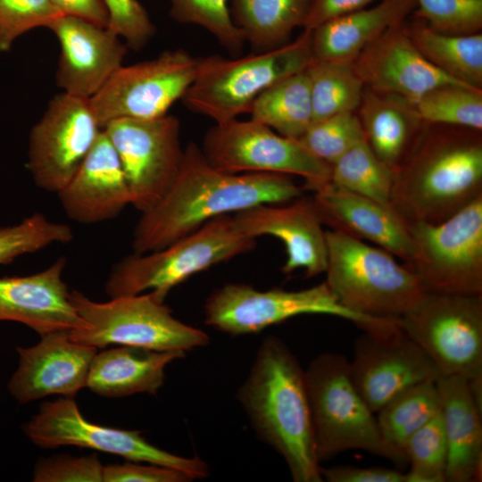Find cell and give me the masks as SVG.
Listing matches in <instances>:
<instances>
[{"label": "cell", "instance_id": "obj_1", "mask_svg": "<svg viewBox=\"0 0 482 482\" xmlns=\"http://www.w3.org/2000/svg\"><path fill=\"white\" fill-rule=\"evenodd\" d=\"M302 193L288 175L220 170L208 162L200 146L189 142L173 185L142 213L134 230V253L162 249L216 217L261 204H285Z\"/></svg>", "mask_w": 482, "mask_h": 482}, {"label": "cell", "instance_id": "obj_2", "mask_svg": "<svg viewBox=\"0 0 482 482\" xmlns=\"http://www.w3.org/2000/svg\"><path fill=\"white\" fill-rule=\"evenodd\" d=\"M482 195V131L424 122L395 170L391 209L407 224L438 223Z\"/></svg>", "mask_w": 482, "mask_h": 482}, {"label": "cell", "instance_id": "obj_3", "mask_svg": "<svg viewBox=\"0 0 482 482\" xmlns=\"http://www.w3.org/2000/svg\"><path fill=\"white\" fill-rule=\"evenodd\" d=\"M237 399L257 436L283 457L294 481L323 480L304 370L280 338L262 341Z\"/></svg>", "mask_w": 482, "mask_h": 482}, {"label": "cell", "instance_id": "obj_4", "mask_svg": "<svg viewBox=\"0 0 482 482\" xmlns=\"http://www.w3.org/2000/svg\"><path fill=\"white\" fill-rule=\"evenodd\" d=\"M326 284L348 310L369 317L399 319L425 295L415 273L378 246L337 229L325 231Z\"/></svg>", "mask_w": 482, "mask_h": 482}, {"label": "cell", "instance_id": "obj_5", "mask_svg": "<svg viewBox=\"0 0 482 482\" xmlns=\"http://www.w3.org/2000/svg\"><path fill=\"white\" fill-rule=\"evenodd\" d=\"M318 460L326 461L348 450H362L404 467L403 453L383 438L377 417L351 378L349 362L325 353L304 370Z\"/></svg>", "mask_w": 482, "mask_h": 482}, {"label": "cell", "instance_id": "obj_6", "mask_svg": "<svg viewBox=\"0 0 482 482\" xmlns=\"http://www.w3.org/2000/svg\"><path fill=\"white\" fill-rule=\"evenodd\" d=\"M312 60L310 29L268 51L231 59L200 58L195 77L181 100L188 110L215 123L228 121L247 112L254 99L272 84L305 71Z\"/></svg>", "mask_w": 482, "mask_h": 482}, {"label": "cell", "instance_id": "obj_7", "mask_svg": "<svg viewBox=\"0 0 482 482\" xmlns=\"http://www.w3.org/2000/svg\"><path fill=\"white\" fill-rule=\"evenodd\" d=\"M256 238L243 234L229 214L216 217L169 245L125 257L105 284L111 297L153 292L164 300L169 292L195 273L245 253Z\"/></svg>", "mask_w": 482, "mask_h": 482}, {"label": "cell", "instance_id": "obj_8", "mask_svg": "<svg viewBox=\"0 0 482 482\" xmlns=\"http://www.w3.org/2000/svg\"><path fill=\"white\" fill-rule=\"evenodd\" d=\"M71 301L89 326L69 331L70 338L97 349L119 345L186 353L210 341L203 330L174 318L164 300L153 292L97 303L72 291Z\"/></svg>", "mask_w": 482, "mask_h": 482}, {"label": "cell", "instance_id": "obj_9", "mask_svg": "<svg viewBox=\"0 0 482 482\" xmlns=\"http://www.w3.org/2000/svg\"><path fill=\"white\" fill-rule=\"evenodd\" d=\"M204 309L206 325L231 336L258 333L303 314L339 317L363 330L383 328L394 321V319L373 318L348 310L326 282L296 291L258 290L246 284L228 283L212 292Z\"/></svg>", "mask_w": 482, "mask_h": 482}, {"label": "cell", "instance_id": "obj_10", "mask_svg": "<svg viewBox=\"0 0 482 482\" xmlns=\"http://www.w3.org/2000/svg\"><path fill=\"white\" fill-rule=\"evenodd\" d=\"M409 265L428 294L482 295V195L438 223L407 225Z\"/></svg>", "mask_w": 482, "mask_h": 482}, {"label": "cell", "instance_id": "obj_11", "mask_svg": "<svg viewBox=\"0 0 482 482\" xmlns=\"http://www.w3.org/2000/svg\"><path fill=\"white\" fill-rule=\"evenodd\" d=\"M398 323L441 375L482 378V295L426 293Z\"/></svg>", "mask_w": 482, "mask_h": 482}, {"label": "cell", "instance_id": "obj_12", "mask_svg": "<svg viewBox=\"0 0 482 482\" xmlns=\"http://www.w3.org/2000/svg\"><path fill=\"white\" fill-rule=\"evenodd\" d=\"M201 150L214 168L229 173H278L299 176L315 191L330 181V165L295 139L255 121L237 118L215 123L204 135Z\"/></svg>", "mask_w": 482, "mask_h": 482}, {"label": "cell", "instance_id": "obj_13", "mask_svg": "<svg viewBox=\"0 0 482 482\" xmlns=\"http://www.w3.org/2000/svg\"><path fill=\"white\" fill-rule=\"evenodd\" d=\"M23 430L43 448L73 445L119 455L131 461L152 463L181 470L195 479L209 476V467L197 456L187 458L161 449L140 430H127L92 423L85 419L73 397L45 402Z\"/></svg>", "mask_w": 482, "mask_h": 482}, {"label": "cell", "instance_id": "obj_14", "mask_svg": "<svg viewBox=\"0 0 482 482\" xmlns=\"http://www.w3.org/2000/svg\"><path fill=\"white\" fill-rule=\"evenodd\" d=\"M104 130L120 160L131 195L141 213L158 204L176 180L184 159L180 123L174 115L117 119Z\"/></svg>", "mask_w": 482, "mask_h": 482}, {"label": "cell", "instance_id": "obj_15", "mask_svg": "<svg viewBox=\"0 0 482 482\" xmlns=\"http://www.w3.org/2000/svg\"><path fill=\"white\" fill-rule=\"evenodd\" d=\"M198 59L183 49L120 67L89 99L102 128L117 119H152L167 114L192 84Z\"/></svg>", "mask_w": 482, "mask_h": 482}, {"label": "cell", "instance_id": "obj_16", "mask_svg": "<svg viewBox=\"0 0 482 482\" xmlns=\"http://www.w3.org/2000/svg\"><path fill=\"white\" fill-rule=\"evenodd\" d=\"M103 129L89 99L54 96L29 133L27 167L35 184L48 192L62 190Z\"/></svg>", "mask_w": 482, "mask_h": 482}, {"label": "cell", "instance_id": "obj_17", "mask_svg": "<svg viewBox=\"0 0 482 482\" xmlns=\"http://www.w3.org/2000/svg\"><path fill=\"white\" fill-rule=\"evenodd\" d=\"M363 331L354 343L349 370L355 388L374 413L403 391L441 376L399 323Z\"/></svg>", "mask_w": 482, "mask_h": 482}, {"label": "cell", "instance_id": "obj_18", "mask_svg": "<svg viewBox=\"0 0 482 482\" xmlns=\"http://www.w3.org/2000/svg\"><path fill=\"white\" fill-rule=\"evenodd\" d=\"M46 28L59 42L56 84L64 93L90 99L123 65L128 46L108 28L69 15Z\"/></svg>", "mask_w": 482, "mask_h": 482}, {"label": "cell", "instance_id": "obj_19", "mask_svg": "<svg viewBox=\"0 0 482 482\" xmlns=\"http://www.w3.org/2000/svg\"><path fill=\"white\" fill-rule=\"evenodd\" d=\"M19 366L8 383L10 394L25 403L47 395L73 397L87 386L97 348L73 341L69 331L41 336L31 347H18Z\"/></svg>", "mask_w": 482, "mask_h": 482}, {"label": "cell", "instance_id": "obj_20", "mask_svg": "<svg viewBox=\"0 0 482 482\" xmlns=\"http://www.w3.org/2000/svg\"><path fill=\"white\" fill-rule=\"evenodd\" d=\"M261 204L232 215L237 228L257 238L272 236L285 245V274L303 269L306 278L324 273L327 268V241L322 221L312 199L302 198L288 205Z\"/></svg>", "mask_w": 482, "mask_h": 482}, {"label": "cell", "instance_id": "obj_21", "mask_svg": "<svg viewBox=\"0 0 482 482\" xmlns=\"http://www.w3.org/2000/svg\"><path fill=\"white\" fill-rule=\"evenodd\" d=\"M352 65L364 87L403 96L414 104L439 85L462 84L424 58L411 41L407 21L371 42Z\"/></svg>", "mask_w": 482, "mask_h": 482}, {"label": "cell", "instance_id": "obj_22", "mask_svg": "<svg viewBox=\"0 0 482 482\" xmlns=\"http://www.w3.org/2000/svg\"><path fill=\"white\" fill-rule=\"evenodd\" d=\"M65 262L61 257L40 272L0 278V321L21 322L40 336L87 328L62 280Z\"/></svg>", "mask_w": 482, "mask_h": 482}, {"label": "cell", "instance_id": "obj_23", "mask_svg": "<svg viewBox=\"0 0 482 482\" xmlns=\"http://www.w3.org/2000/svg\"><path fill=\"white\" fill-rule=\"evenodd\" d=\"M57 195L66 214L84 224L112 220L131 204L120 160L104 129L75 174Z\"/></svg>", "mask_w": 482, "mask_h": 482}, {"label": "cell", "instance_id": "obj_24", "mask_svg": "<svg viewBox=\"0 0 482 482\" xmlns=\"http://www.w3.org/2000/svg\"><path fill=\"white\" fill-rule=\"evenodd\" d=\"M314 206L323 224L368 240L409 265L415 245L407 224L389 207L337 187L330 182L314 192Z\"/></svg>", "mask_w": 482, "mask_h": 482}, {"label": "cell", "instance_id": "obj_25", "mask_svg": "<svg viewBox=\"0 0 482 482\" xmlns=\"http://www.w3.org/2000/svg\"><path fill=\"white\" fill-rule=\"evenodd\" d=\"M436 382L447 442L445 481H478L482 467V409L466 378L441 375Z\"/></svg>", "mask_w": 482, "mask_h": 482}, {"label": "cell", "instance_id": "obj_26", "mask_svg": "<svg viewBox=\"0 0 482 482\" xmlns=\"http://www.w3.org/2000/svg\"><path fill=\"white\" fill-rule=\"evenodd\" d=\"M416 7V0H380L319 25L311 30L313 59L352 63L384 32L407 21Z\"/></svg>", "mask_w": 482, "mask_h": 482}, {"label": "cell", "instance_id": "obj_27", "mask_svg": "<svg viewBox=\"0 0 482 482\" xmlns=\"http://www.w3.org/2000/svg\"><path fill=\"white\" fill-rule=\"evenodd\" d=\"M185 354L129 345L103 350L92 360L86 386L105 397L155 395L164 383L167 365Z\"/></svg>", "mask_w": 482, "mask_h": 482}, {"label": "cell", "instance_id": "obj_28", "mask_svg": "<svg viewBox=\"0 0 482 482\" xmlns=\"http://www.w3.org/2000/svg\"><path fill=\"white\" fill-rule=\"evenodd\" d=\"M356 114L367 144L393 170L403 162L424 125L411 101L366 87Z\"/></svg>", "mask_w": 482, "mask_h": 482}, {"label": "cell", "instance_id": "obj_29", "mask_svg": "<svg viewBox=\"0 0 482 482\" xmlns=\"http://www.w3.org/2000/svg\"><path fill=\"white\" fill-rule=\"evenodd\" d=\"M312 0H232L231 17L256 52L287 44L303 27Z\"/></svg>", "mask_w": 482, "mask_h": 482}, {"label": "cell", "instance_id": "obj_30", "mask_svg": "<svg viewBox=\"0 0 482 482\" xmlns=\"http://www.w3.org/2000/svg\"><path fill=\"white\" fill-rule=\"evenodd\" d=\"M407 24L411 41L427 61L453 79L482 89V33L440 34L415 17Z\"/></svg>", "mask_w": 482, "mask_h": 482}, {"label": "cell", "instance_id": "obj_31", "mask_svg": "<svg viewBox=\"0 0 482 482\" xmlns=\"http://www.w3.org/2000/svg\"><path fill=\"white\" fill-rule=\"evenodd\" d=\"M247 112L252 120L298 140L313 121L306 70L267 87L254 99Z\"/></svg>", "mask_w": 482, "mask_h": 482}, {"label": "cell", "instance_id": "obj_32", "mask_svg": "<svg viewBox=\"0 0 482 482\" xmlns=\"http://www.w3.org/2000/svg\"><path fill=\"white\" fill-rule=\"evenodd\" d=\"M436 381H425L403 391L377 412L381 435L394 449L403 453L407 440L440 412Z\"/></svg>", "mask_w": 482, "mask_h": 482}, {"label": "cell", "instance_id": "obj_33", "mask_svg": "<svg viewBox=\"0 0 482 482\" xmlns=\"http://www.w3.org/2000/svg\"><path fill=\"white\" fill-rule=\"evenodd\" d=\"M313 121L346 112H356L364 84L352 63L313 59L306 69Z\"/></svg>", "mask_w": 482, "mask_h": 482}, {"label": "cell", "instance_id": "obj_34", "mask_svg": "<svg viewBox=\"0 0 482 482\" xmlns=\"http://www.w3.org/2000/svg\"><path fill=\"white\" fill-rule=\"evenodd\" d=\"M395 170L383 162L365 138L330 165V183L391 208Z\"/></svg>", "mask_w": 482, "mask_h": 482}, {"label": "cell", "instance_id": "obj_35", "mask_svg": "<svg viewBox=\"0 0 482 482\" xmlns=\"http://www.w3.org/2000/svg\"><path fill=\"white\" fill-rule=\"evenodd\" d=\"M415 105L424 122L482 131V89L443 84L426 92Z\"/></svg>", "mask_w": 482, "mask_h": 482}, {"label": "cell", "instance_id": "obj_36", "mask_svg": "<svg viewBox=\"0 0 482 482\" xmlns=\"http://www.w3.org/2000/svg\"><path fill=\"white\" fill-rule=\"evenodd\" d=\"M410 470L405 482H445L447 442L441 412L418 429L405 443Z\"/></svg>", "mask_w": 482, "mask_h": 482}, {"label": "cell", "instance_id": "obj_37", "mask_svg": "<svg viewBox=\"0 0 482 482\" xmlns=\"http://www.w3.org/2000/svg\"><path fill=\"white\" fill-rule=\"evenodd\" d=\"M169 1L170 13L175 21L204 28L235 57L242 53L245 40L232 20L228 0Z\"/></svg>", "mask_w": 482, "mask_h": 482}, {"label": "cell", "instance_id": "obj_38", "mask_svg": "<svg viewBox=\"0 0 482 482\" xmlns=\"http://www.w3.org/2000/svg\"><path fill=\"white\" fill-rule=\"evenodd\" d=\"M73 238L71 228L34 213L18 224L0 228V264L37 252L54 243H69Z\"/></svg>", "mask_w": 482, "mask_h": 482}, {"label": "cell", "instance_id": "obj_39", "mask_svg": "<svg viewBox=\"0 0 482 482\" xmlns=\"http://www.w3.org/2000/svg\"><path fill=\"white\" fill-rule=\"evenodd\" d=\"M363 139L356 112H346L312 121L298 141L313 156L331 165Z\"/></svg>", "mask_w": 482, "mask_h": 482}, {"label": "cell", "instance_id": "obj_40", "mask_svg": "<svg viewBox=\"0 0 482 482\" xmlns=\"http://www.w3.org/2000/svg\"><path fill=\"white\" fill-rule=\"evenodd\" d=\"M412 16L435 32L467 36L482 32V0H416Z\"/></svg>", "mask_w": 482, "mask_h": 482}, {"label": "cell", "instance_id": "obj_41", "mask_svg": "<svg viewBox=\"0 0 482 482\" xmlns=\"http://www.w3.org/2000/svg\"><path fill=\"white\" fill-rule=\"evenodd\" d=\"M60 15L51 0H0V54L24 33L46 28Z\"/></svg>", "mask_w": 482, "mask_h": 482}, {"label": "cell", "instance_id": "obj_42", "mask_svg": "<svg viewBox=\"0 0 482 482\" xmlns=\"http://www.w3.org/2000/svg\"><path fill=\"white\" fill-rule=\"evenodd\" d=\"M109 14L108 29L125 41L128 47L140 50L155 33L146 10L137 0H103Z\"/></svg>", "mask_w": 482, "mask_h": 482}, {"label": "cell", "instance_id": "obj_43", "mask_svg": "<svg viewBox=\"0 0 482 482\" xmlns=\"http://www.w3.org/2000/svg\"><path fill=\"white\" fill-rule=\"evenodd\" d=\"M104 465L93 453L87 456L59 454L37 462L35 482H102Z\"/></svg>", "mask_w": 482, "mask_h": 482}, {"label": "cell", "instance_id": "obj_44", "mask_svg": "<svg viewBox=\"0 0 482 482\" xmlns=\"http://www.w3.org/2000/svg\"><path fill=\"white\" fill-rule=\"evenodd\" d=\"M195 478L170 467L139 461L109 464L103 468L104 482H188Z\"/></svg>", "mask_w": 482, "mask_h": 482}, {"label": "cell", "instance_id": "obj_45", "mask_svg": "<svg viewBox=\"0 0 482 482\" xmlns=\"http://www.w3.org/2000/svg\"><path fill=\"white\" fill-rule=\"evenodd\" d=\"M322 478L328 482H405V473L398 470L348 465L321 470Z\"/></svg>", "mask_w": 482, "mask_h": 482}, {"label": "cell", "instance_id": "obj_46", "mask_svg": "<svg viewBox=\"0 0 482 482\" xmlns=\"http://www.w3.org/2000/svg\"><path fill=\"white\" fill-rule=\"evenodd\" d=\"M375 1L377 0H312L303 28L312 30L329 20L366 8Z\"/></svg>", "mask_w": 482, "mask_h": 482}, {"label": "cell", "instance_id": "obj_47", "mask_svg": "<svg viewBox=\"0 0 482 482\" xmlns=\"http://www.w3.org/2000/svg\"><path fill=\"white\" fill-rule=\"evenodd\" d=\"M61 15L84 19L108 27L109 14L103 0H51Z\"/></svg>", "mask_w": 482, "mask_h": 482}]
</instances>
